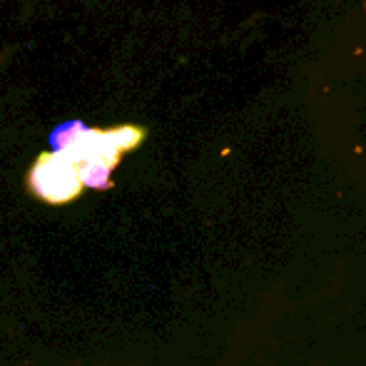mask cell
<instances>
[{"mask_svg":"<svg viewBox=\"0 0 366 366\" xmlns=\"http://www.w3.org/2000/svg\"><path fill=\"white\" fill-rule=\"evenodd\" d=\"M145 137L147 130L137 125H120V127H107V130H102V127H87L80 135V140L65 154L73 157L77 164L97 159V162H107L112 167H117L122 154L140 147Z\"/></svg>","mask_w":366,"mask_h":366,"instance_id":"obj_2","label":"cell"},{"mask_svg":"<svg viewBox=\"0 0 366 366\" xmlns=\"http://www.w3.org/2000/svg\"><path fill=\"white\" fill-rule=\"evenodd\" d=\"M85 130H87V125L80 120H68V122H63V125H58L50 132V147H53V152H68V149L80 140V135Z\"/></svg>","mask_w":366,"mask_h":366,"instance_id":"obj_4","label":"cell"},{"mask_svg":"<svg viewBox=\"0 0 366 366\" xmlns=\"http://www.w3.org/2000/svg\"><path fill=\"white\" fill-rule=\"evenodd\" d=\"M28 189L48 204H68L80 197V167L65 152H43L28 172Z\"/></svg>","mask_w":366,"mask_h":366,"instance_id":"obj_1","label":"cell"},{"mask_svg":"<svg viewBox=\"0 0 366 366\" xmlns=\"http://www.w3.org/2000/svg\"><path fill=\"white\" fill-rule=\"evenodd\" d=\"M77 167H80L82 187H87V189H110L112 187V172H115L112 164L92 159V162H82V164H77Z\"/></svg>","mask_w":366,"mask_h":366,"instance_id":"obj_3","label":"cell"}]
</instances>
